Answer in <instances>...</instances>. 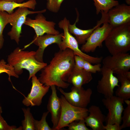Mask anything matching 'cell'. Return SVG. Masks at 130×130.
Wrapping results in <instances>:
<instances>
[{
    "label": "cell",
    "instance_id": "9",
    "mask_svg": "<svg viewBox=\"0 0 130 130\" xmlns=\"http://www.w3.org/2000/svg\"><path fill=\"white\" fill-rule=\"evenodd\" d=\"M112 28L107 22H104L102 26L97 28L82 45L81 50L84 52H92L98 47H101Z\"/></svg>",
    "mask_w": 130,
    "mask_h": 130
},
{
    "label": "cell",
    "instance_id": "23",
    "mask_svg": "<svg viewBox=\"0 0 130 130\" xmlns=\"http://www.w3.org/2000/svg\"><path fill=\"white\" fill-rule=\"evenodd\" d=\"M11 14L5 11H0V50L3 46L4 39L3 34L4 29L6 25L11 21Z\"/></svg>",
    "mask_w": 130,
    "mask_h": 130
},
{
    "label": "cell",
    "instance_id": "27",
    "mask_svg": "<svg viewBox=\"0 0 130 130\" xmlns=\"http://www.w3.org/2000/svg\"><path fill=\"white\" fill-rule=\"evenodd\" d=\"M127 104L126 108L123 111V116H122V124L121 125L122 129L130 127V101L129 99L124 100Z\"/></svg>",
    "mask_w": 130,
    "mask_h": 130
},
{
    "label": "cell",
    "instance_id": "35",
    "mask_svg": "<svg viewBox=\"0 0 130 130\" xmlns=\"http://www.w3.org/2000/svg\"><path fill=\"white\" fill-rule=\"evenodd\" d=\"M126 3L129 5H130V0H125Z\"/></svg>",
    "mask_w": 130,
    "mask_h": 130
},
{
    "label": "cell",
    "instance_id": "16",
    "mask_svg": "<svg viewBox=\"0 0 130 130\" xmlns=\"http://www.w3.org/2000/svg\"><path fill=\"white\" fill-rule=\"evenodd\" d=\"M77 17L75 22L73 24H69L68 26V30L70 33L73 34L75 36V39L78 44L83 45L85 44L88 38L94 30L98 27L100 26L105 22H107V13L101 12V17L99 20L98 21L96 25L93 28L87 30H83L77 27L76 23L79 20V14L76 10Z\"/></svg>",
    "mask_w": 130,
    "mask_h": 130
},
{
    "label": "cell",
    "instance_id": "30",
    "mask_svg": "<svg viewBox=\"0 0 130 130\" xmlns=\"http://www.w3.org/2000/svg\"><path fill=\"white\" fill-rule=\"evenodd\" d=\"M101 66L100 63L92 65L89 62L85 60L83 69L86 71L92 73H95L97 72H101Z\"/></svg>",
    "mask_w": 130,
    "mask_h": 130
},
{
    "label": "cell",
    "instance_id": "37",
    "mask_svg": "<svg viewBox=\"0 0 130 130\" xmlns=\"http://www.w3.org/2000/svg\"><path fill=\"white\" fill-rule=\"evenodd\" d=\"M2 107L1 106L0 104V113L1 114L2 113Z\"/></svg>",
    "mask_w": 130,
    "mask_h": 130
},
{
    "label": "cell",
    "instance_id": "8",
    "mask_svg": "<svg viewBox=\"0 0 130 130\" xmlns=\"http://www.w3.org/2000/svg\"><path fill=\"white\" fill-rule=\"evenodd\" d=\"M59 90L66 100L73 106L85 108L90 102L92 93L90 88L85 90L82 86L78 88L73 86L71 88V91L69 92H65L61 88Z\"/></svg>",
    "mask_w": 130,
    "mask_h": 130
},
{
    "label": "cell",
    "instance_id": "34",
    "mask_svg": "<svg viewBox=\"0 0 130 130\" xmlns=\"http://www.w3.org/2000/svg\"><path fill=\"white\" fill-rule=\"evenodd\" d=\"M0 1H14L17 2V0H0Z\"/></svg>",
    "mask_w": 130,
    "mask_h": 130
},
{
    "label": "cell",
    "instance_id": "25",
    "mask_svg": "<svg viewBox=\"0 0 130 130\" xmlns=\"http://www.w3.org/2000/svg\"><path fill=\"white\" fill-rule=\"evenodd\" d=\"M3 73L8 75V80L11 82V76L17 78L19 77V75L16 73L13 67L8 63L7 64L4 59H2L0 61V74Z\"/></svg>",
    "mask_w": 130,
    "mask_h": 130
},
{
    "label": "cell",
    "instance_id": "11",
    "mask_svg": "<svg viewBox=\"0 0 130 130\" xmlns=\"http://www.w3.org/2000/svg\"><path fill=\"white\" fill-rule=\"evenodd\" d=\"M32 86L30 93L23 99L22 103L26 106H39L43 97L48 91L50 86L41 83L35 75L32 77Z\"/></svg>",
    "mask_w": 130,
    "mask_h": 130
},
{
    "label": "cell",
    "instance_id": "20",
    "mask_svg": "<svg viewBox=\"0 0 130 130\" xmlns=\"http://www.w3.org/2000/svg\"><path fill=\"white\" fill-rule=\"evenodd\" d=\"M37 4L36 0H29L21 3L0 1V11H5L9 14H11L13 13L14 9L17 8L26 7L34 10Z\"/></svg>",
    "mask_w": 130,
    "mask_h": 130
},
{
    "label": "cell",
    "instance_id": "21",
    "mask_svg": "<svg viewBox=\"0 0 130 130\" xmlns=\"http://www.w3.org/2000/svg\"><path fill=\"white\" fill-rule=\"evenodd\" d=\"M117 78L121 85L115 92L116 96L124 100L130 98V79L122 75H117Z\"/></svg>",
    "mask_w": 130,
    "mask_h": 130
},
{
    "label": "cell",
    "instance_id": "12",
    "mask_svg": "<svg viewBox=\"0 0 130 130\" xmlns=\"http://www.w3.org/2000/svg\"><path fill=\"white\" fill-rule=\"evenodd\" d=\"M24 24L32 28L36 36L42 35L45 33L55 35L60 33L55 28L56 23L53 21L47 20L42 13H38L34 19L27 17Z\"/></svg>",
    "mask_w": 130,
    "mask_h": 130
},
{
    "label": "cell",
    "instance_id": "5",
    "mask_svg": "<svg viewBox=\"0 0 130 130\" xmlns=\"http://www.w3.org/2000/svg\"><path fill=\"white\" fill-rule=\"evenodd\" d=\"M61 112L60 118L56 130H60L67 126L73 121L84 119L88 115V109L73 106L69 103L65 99L63 95L60 98Z\"/></svg>",
    "mask_w": 130,
    "mask_h": 130
},
{
    "label": "cell",
    "instance_id": "24",
    "mask_svg": "<svg viewBox=\"0 0 130 130\" xmlns=\"http://www.w3.org/2000/svg\"><path fill=\"white\" fill-rule=\"evenodd\" d=\"M24 113V119L22 121V127L23 130H34V118L30 111V109L22 108Z\"/></svg>",
    "mask_w": 130,
    "mask_h": 130
},
{
    "label": "cell",
    "instance_id": "2",
    "mask_svg": "<svg viewBox=\"0 0 130 130\" xmlns=\"http://www.w3.org/2000/svg\"><path fill=\"white\" fill-rule=\"evenodd\" d=\"M35 53L33 51H23L17 47L8 55V63L13 67L16 73L18 75L22 73L23 69L28 71L29 80L47 65L36 59Z\"/></svg>",
    "mask_w": 130,
    "mask_h": 130
},
{
    "label": "cell",
    "instance_id": "26",
    "mask_svg": "<svg viewBox=\"0 0 130 130\" xmlns=\"http://www.w3.org/2000/svg\"><path fill=\"white\" fill-rule=\"evenodd\" d=\"M49 112H44L39 121L34 119V130H53L49 126L46 121V118Z\"/></svg>",
    "mask_w": 130,
    "mask_h": 130
},
{
    "label": "cell",
    "instance_id": "32",
    "mask_svg": "<svg viewBox=\"0 0 130 130\" xmlns=\"http://www.w3.org/2000/svg\"><path fill=\"white\" fill-rule=\"evenodd\" d=\"M74 58L75 65L73 69L76 70L83 69L85 60L81 57L76 55L74 56Z\"/></svg>",
    "mask_w": 130,
    "mask_h": 130
},
{
    "label": "cell",
    "instance_id": "14",
    "mask_svg": "<svg viewBox=\"0 0 130 130\" xmlns=\"http://www.w3.org/2000/svg\"><path fill=\"white\" fill-rule=\"evenodd\" d=\"M107 22L112 27L130 23V6L118 4L107 13Z\"/></svg>",
    "mask_w": 130,
    "mask_h": 130
},
{
    "label": "cell",
    "instance_id": "13",
    "mask_svg": "<svg viewBox=\"0 0 130 130\" xmlns=\"http://www.w3.org/2000/svg\"><path fill=\"white\" fill-rule=\"evenodd\" d=\"M102 77L98 81L97 87V91L103 95L104 98L113 95L114 90L116 87L120 86L117 77L110 69L103 66L101 71Z\"/></svg>",
    "mask_w": 130,
    "mask_h": 130
},
{
    "label": "cell",
    "instance_id": "17",
    "mask_svg": "<svg viewBox=\"0 0 130 130\" xmlns=\"http://www.w3.org/2000/svg\"><path fill=\"white\" fill-rule=\"evenodd\" d=\"M50 87L52 93L49 98L47 109L51 114V120L53 124L52 128L53 130H56L60 117L61 105L60 98L57 95L55 86L52 85Z\"/></svg>",
    "mask_w": 130,
    "mask_h": 130
},
{
    "label": "cell",
    "instance_id": "19",
    "mask_svg": "<svg viewBox=\"0 0 130 130\" xmlns=\"http://www.w3.org/2000/svg\"><path fill=\"white\" fill-rule=\"evenodd\" d=\"M92 74L84 69L76 70L73 69L67 78V82L72 84L74 86L80 88L92 80Z\"/></svg>",
    "mask_w": 130,
    "mask_h": 130
},
{
    "label": "cell",
    "instance_id": "7",
    "mask_svg": "<svg viewBox=\"0 0 130 130\" xmlns=\"http://www.w3.org/2000/svg\"><path fill=\"white\" fill-rule=\"evenodd\" d=\"M102 101L104 106L108 110V113L106 117V124H121L122 114L124 109V100L116 96L103 98Z\"/></svg>",
    "mask_w": 130,
    "mask_h": 130
},
{
    "label": "cell",
    "instance_id": "29",
    "mask_svg": "<svg viewBox=\"0 0 130 130\" xmlns=\"http://www.w3.org/2000/svg\"><path fill=\"white\" fill-rule=\"evenodd\" d=\"M64 0H47L46 8L49 11L56 13L59 11Z\"/></svg>",
    "mask_w": 130,
    "mask_h": 130
},
{
    "label": "cell",
    "instance_id": "1",
    "mask_svg": "<svg viewBox=\"0 0 130 130\" xmlns=\"http://www.w3.org/2000/svg\"><path fill=\"white\" fill-rule=\"evenodd\" d=\"M74 56L73 51L68 48L56 53L49 64L42 69L38 78L40 82L47 86L67 88L70 84L65 80L74 68Z\"/></svg>",
    "mask_w": 130,
    "mask_h": 130
},
{
    "label": "cell",
    "instance_id": "3",
    "mask_svg": "<svg viewBox=\"0 0 130 130\" xmlns=\"http://www.w3.org/2000/svg\"><path fill=\"white\" fill-rule=\"evenodd\" d=\"M104 41L111 55L127 53L130 50V23L113 27Z\"/></svg>",
    "mask_w": 130,
    "mask_h": 130
},
{
    "label": "cell",
    "instance_id": "4",
    "mask_svg": "<svg viewBox=\"0 0 130 130\" xmlns=\"http://www.w3.org/2000/svg\"><path fill=\"white\" fill-rule=\"evenodd\" d=\"M70 23L69 20L66 17L58 23L59 27L64 31L62 41L58 46L60 50H63L68 48L73 51L74 55L80 56L91 64L100 63L103 59L102 57H95L90 56L84 53L79 48L78 44L75 38L69 31L68 27Z\"/></svg>",
    "mask_w": 130,
    "mask_h": 130
},
{
    "label": "cell",
    "instance_id": "18",
    "mask_svg": "<svg viewBox=\"0 0 130 130\" xmlns=\"http://www.w3.org/2000/svg\"><path fill=\"white\" fill-rule=\"evenodd\" d=\"M88 111L89 115L84 119L86 125L93 130H104L103 123L105 121L106 116L100 107L92 105L88 109Z\"/></svg>",
    "mask_w": 130,
    "mask_h": 130
},
{
    "label": "cell",
    "instance_id": "15",
    "mask_svg": "<svg viewBox=\"0 0 130 130\" xmlns=\"http://www.w3.org/2000/svg\"><path fill=\"white\" fill-rule=\"evenodd\" d=\"M63 33L58 35L46 34L45 35L36 36H34L33 40L31 44L33 43L39 48L35 51V57L38 61L43 62V57L44 50L49 46L53 44H56L58 46L62 40Z\"/></svg>",
    "mask_w": 130,
    "mask_h": 130
},
{
    "label": "cell",
    "instance_id": "22",
    "mask_svg": "<svg viewBox=\"0 0 130 130\" xmlns=\"http://www.w3.org/2000/svg\"><path fill=\"white\" fill-rule=\"evenodd\" d=\"M97 15L101 11L107 13L110 9L119 4L118 1L115 0H93Z\"/></svg>",
    "mask_w": 130,
    "mask_h": 130
},
{
    "label": "cell",
    "instance_id": "33",
    "mask_svg": "<svg viewBox=\"0 0 130 130\" xmlns=\"http://www.w3.org/2000/svg\"><path fill=\"white\" fill-rule=\"evenodd\" d=\"M120 124L115 123L113 124H107L104 126V130H120L122 129Z\"/></svg>",
    "mask_w": 130,
    "mask_h": 130
},
{
    "label": "cell",
    "instance_id": "6",
    "mask_svg": "<svg viewBox=\"0 0 130 130\" xmlns=\"http://www.w3.org/2000/svg\"><path fill=\"white\" fill-rule=\"evenodd\" d=\"M28 8L26 7H19L14 12L11 14L12 19L10 24L12 27L7 34L11 39L14 40L18 45L20 42V38L21 36V34L22 27L24 24L27 16L30 14L43 13L46 11V9L32 11Z\"/></svg>",
    "mask_w": 130,
    "mask_h": 130
},
{
    "label": "cell",
    "instance_id": "28",
    "mask_svg": "<svg viewBox=\"0 0 130 130\" xmlns=\"http://www.w3.org/2000/svg\"><path fill=\"white\" fill-rule=\"evenodd\" d=\"M67 126L69 130H91L87 127L84 119L73 121L69 124Z\"/></svg>",
    "mask_w": 130,
    "mask_h": 130
},
{
    "label": "cell",
    "instance_id": "36",
    "mask_svg": "<svg viewBox=\"0 0 130 130\" xmlns=\"http://www.w3.org/2000/svg\"><path fill=\"white\" fill-rule=\"evenodd\" d=\"M25 0H17V2L19 3H22Z\"/></svg>",
    "mask_w": 130,
    "mask_h": 130
},
{
    "label": "cell",
    "instance_id": "10",
    "mask_svg": "<svg viewBox=\"0 0 130 130\" xmlns=\"http://www.w3.org/2000/svg\"><path fill=\"white\" fill-rule=\"evenodd\" d=\"M102 61L103 66L117 75L121 74L130 69V55L127 52L107 56Z\"/></svg>",
    "mask_w": 130,
    "mask_h": 130
},
{
    "label": "cell",
    "instance_id": "31",
    "mask_svg": "<svg viewBox=\"0 0 130 130\" xmlns=\"http://www.w3.org/2000/svg\"><path fill=\"white\" fill-rule=\"evenodd\" d=\"M21 126L18 128L15 126H10L8 124L0 113V130H22Z\"/></svg>",
    "mask_w": 130,
    "mask_h": 130
}]
</instances>
